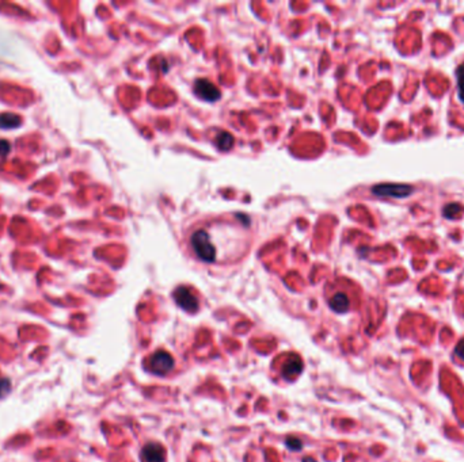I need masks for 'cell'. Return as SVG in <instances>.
Segmentation results:
<instances>
[{
  "label": "cell",
  "instance_id": "cell-7",
  "mask_svg": "<svg viewBox=\"0 0 464 462\" xmlns=\"http://www.w3.org/2000/svg\"><path fill=\"white\" fill-rule=\"evenodd\" d=\"M144 462H165L166 451L159 443H148L141 451Z\"/></svg>",
  "mask_w": 464,
  "mask_h": 462
},
{
  "label": "cell",
  "instance_id": "cell-11",
  "mask_svg": "<svg viewBox=\"0 0 464 462\" xmlns=\"http://www.w3.org/2000/svg\"><path fill=\"white\" fill-rule=\"evenodd\" d=\"M456 75H457V85H459L460 101L464 103V64H461V65L456 69Z\"/></svg>",
  "mask_w": 464,
  "mask_h": 462
},
{
  "label": "cell",
  "instance_id": "cell-2",
  "mask_svg": "<svg viewBox=\"0 0 464 462\" xmlns=\"http://www.w3.org/2000/svg\"><path fill=\"white\" fill-rule=\"evenodd\" d=\"M193 89L198 98L206 102H216L219 101L220 95H221L220 89L208 79H197Z\"/></svg>",
  "mask_w": 464,
  "mask_h": 462
},
{
  "label": "cell",
  "instance_id": "cell-13",
  "mask_svg": "<svg viewBox=\"0 0 464 462\" xmlns=\"http://www.w3.org/2000/svg\"><path fill=\"white\" fill-rule=\"evenodd\" d=\"M11 149V144L6 140H0V156H6Z\"/></svg>",
  "mask_w": 464,
  "mask_h": 462
},
{
  "label": "cell",
  "instance_id": "cell-9",
  "mask_svg": "<svg viewBox=\"0 0 464 462\" xmlns=\"http://www.w3.org/2000/svg\"><path fill=\"white\" fill-rule=\"evenodd\" d=\"M21 117L13 113L0 114V129H15L21 125Z\"/></svg>",
  "mask_w": 464,
  "mask_h": 462
},
{
  "label": "cell",
  "instance_id": "cell-4",
  "mask_svg": "<svg viewBox=\"0 0 464 462\" xmlns=\"http://www.w3.org/2000/svg\"><path fill=\"white\" fill-rule=\"evenodd\" d=\"M174 300L183 311L193 313L198 309V300H197L196 294L193 293L192 289H189L186 286H179L175 289Z\"/></svg>",
  "mask_w": 464,
  "mask_h": 462
},
{
  "label": "cell",
  "instance_id": "cell-12",
  "mask_svg": "<svg viewBox=\"0 0 464 462\" xmlns=\"http://www.w3.org/2000/svg\"><path fill=\"white\" fill-rule=\"evenodd\" d=\"M286 446L289 447L290 450H300L303 447V443H301V440L299 438H289V439H286Z\"/></svg>",
  "mask_w": 464,
  "mask_h": 462
},
{
  "label": "cell",
  "instance_id": "cell-15",
  "mask_svg": "<svg viewBox=\"0 0 464 462\" xmlns=\"http://www.w3.org/2000/svg\"><path fill=\"white\" fill-rule=\"evenodd\" d=\"M10 382H9V380H3V381H0V389H2V388H5L6 385H9ZM5 395V393H2V392H0V397H2V396Z\"/></svg>",
  "mask_w": 464,
  "mask_h": 462
},
{
  "label": "cell",
  "instance_id": "cell-10",
  "mask_svg": "<svg viewBox=\"0 0 464 462\" xmlns=\"http://www.w3.org/2000/svg\"><path fill=\"white\" fill-rule=\"evenodd\" d=\"M216 144H217V147L221 151H229L232 145H234V137L229 133H227V132H221L217 136V138H216Z\"/></svg>",
  "mask_w": 464,
  "mask_h": 462
},
{
  "label": "cell",
  "instance_id": "cell-1",
  "mask_svg": "<svg viewBox=\"0 0 464 462\" xmlns=\"http://www.w3.org/2000/svg\"><path fill=\"white\" fill-rule=\"evenodd\" d=\"M183 243L189 255L201 263L239 262L253 244L250 220L239 213L201 218L185 229Z\"/></svg>",
  "mask_w": 464,
  "mask_h": 462
},
{
  "label": "cell",
  "instance_id": "cell-3",
  "mask_svg": "<svg viewBox=\"0 0 464 462\" xmlns=\"http://www.w3.org/2000/svg\"><path fill=\"white\" fill-rule=\"evenodd\" d=\"M373 194H376L377 197H391V198H405L409 197L413 191V187L409 184H397V183H391V184H379L372 189Z\"/></svg>",
  "mask_w": 464,
  "mask_h": 462
},
{
  "label": "cell",
  "instance_id": "cell-14",
  "mask_svg": "<svg viewBox=\"0 0 464 462\" xmlns=\"http://www.w3.org/2000/svg\"><path fill=\"white\" fill-rule=\"evenodd\" d=\"M456 354H457L460 358H463L464 359V340H461V342L457 344V347H456Z\"/></svg>",
  "mask_w": 464,
  "mask_h": 462
},
{
  "label": "cell",
  "instance_id": "cell-6",
  "mask_svg": "<svg viewBox=\"0 0 464 462\" xmlns=\"http://www.w3.org/2000/svg\"><path fill=\"white\" fill-rule=\"evenodd\" d=\"M327 302H329V307L337 313H345L350 308V298H349L348 294L345 292H341V290L331 293Z\"/></svg>",
  "mask_w": 464,
  "mask_h": 462
},
{
  "label": "cell",
  "instance_id": "cell-5",
  "mask_svg": "<svg viewBox=\"0 0 464 462\" xmlns=\"http://www.w3.org/2000/svg\"><path fill=\"white\" fill-rule=\"evenodd\" d=\"M174 367V358L166 351H158L149 359V369L155 374L163 376Z\"/></svg>",
  "mask_w": 464,
  "mask_h": 462
},
{
  "label": "cell",
  "instance_id": "cell-8",
  "mask_svg": "<svg viewBox=\"0 0 464 462\" xmlns=\"http://www.w3.org/2000/svg\"><path fill=\"white\" fill-rule=\"evenodd\" d=\"M301 370H303V362H301V359L297 355H295V354H290L286 358L284 366H282L284 376L288 378H295L301 373Z\"/></svg>",
  "mask_w": 464,
  "mask_h": 462
}]
</instances>
